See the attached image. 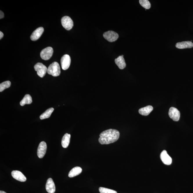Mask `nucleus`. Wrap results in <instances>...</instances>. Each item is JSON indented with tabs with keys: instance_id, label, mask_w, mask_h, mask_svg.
<instances>
[{
	"instance_id": "obj_22",
	"label": "nucleus",
	"mask_w": 193,
	"mask_h": 193,
	"mask_svg": "<svg viewBox=\"0 0 193 193\" xmlns=\"http://www.w3.org/2000/svg\"><path fill=\"white\" fill-rule=\"evenodd\" d=\"M139 3L140 5L145 9H149L151 8L150 3L147 0H140Z\"/></svg>"
},
{
	"instance_id": "obj_21",
	"label": "nucleus",
	"mask_w": 193,
	"mask_h": 193,
	"mask_svg": "<svg viewBox=\"0 0 193 193\" xmlns=\"http://www.w3.org/2000/svg\"><path fill=\"white\" fill-rule=\"evenodd\" d=\"M11 82L10 81H6L0 84V92H2L4 89L10 87Z\"/></svg>"
},
{
	"instance_id": "obj_7",
	"label": "nucleus",
	"mask_w": 193,
	"mask_h": 193,
	"mask_svg": "<svg viewBox=\"0 0 193 193\" xmlns=\"http://www.w3.org/2000/svg\"><path fill=\"white\" fill-rule=\"evenodd\" d=\"M169 115L170 118L174 121H178L180 119V111L176 108L171 107L169 109Z\"/></svg>"
},
{
	"instance_id": "obj_11",
	"label": "nucleus",
	"mask_w": 193,
	"mask_h": 193,
	"mask_svg": "<svg viewBox=\"0 0 193 193\" xmlns=\"http://www.w3.org/2000/svg\"><path fill=\"white\" fill-rule=\"evenodd\" d=\"M11 174L13 178L18 181L24 182L27 180L25 176L21 171L17 170L12 171Z\"/></svg>"
},
{
	"instance_id": "obj_6",
	"label": "nucleus",
	"mask_w": 193,
	"mask_h": 193,
	"mask_svg": "<svg viewBox=\"0 0 193 193\" xmlns=\"http://www.w3.org/2000/svg\"><path fill=\"white\" fill-rule=\"evenodd\" d=\"M103 37L109 42H113L118 39L119 35L116 32L113 31H109L105 32L103 35Z\"/></svg>"
},
{
	"instance_id": "obj_24",
	"label": "nucleus",
	"mask_w": 193,
	"mask_h": 193,
	"mask_svg": "<svg viewBox=\"0 0 193 193\" xmlns=\"http://www.w3.org/2000/svg\"><path fill=\"white\" fill-rule=\"evenodd\" d=\"M4 17V13L1 10L0 11V19H2Z\"/></svg>"
},
{
	"instance_id": "obj_15",
	"label": "nucleus",
	"mask_w": 193,
	"mask_h": 193,
	"mask_svg": "<svg viewBox=\"0 0 193 193\" xmlns=\"http://www.w3.org/2000/svg\"><path fill=\"white\" fill-rule=\"evenodd\" d=\"M115 62L120 69H123L126 67V63L123 55L119 56L116 59Z\"/></svg>"
},
{
	"instance_id": "obj_1",
	"label": "nucleus",
	"mask_w": 193,
	"mask_h": 193,
	"mask_svg": "<svg viewBox=\"0 0 193 193\" xmlns=\"http://www.w3.org/2000/svg\"><path fill=\"white\" fill-rule=\"evenodd\" d=\"M120 135L119 132L116 129H108L100 134L99 142L102 145L110 144L117 141L119 138Z\"/></svg>"
},
{
	"instance_id": "obj_17",
	"label": "nucleus",
	"mask_w": 193,
	"mask_h": 193,
	"mask_svg": "<svg viewBox=\"0 0 193 193\" xmlns=\"http://www.w3.org/2000/svg\"><path fill=\"white\" fill-rule=\"evenodd\" d=\"M82 169L80 167H75L73 168L69 172L68 174V176L70 178H72L80 174L82 172Z\"/></svg>"
},
{
	"instance_id": "obj_26",
	"label": "nucleus",
	"mask_w": 193,
	"mask_h": 193,
	"mask_svg": "<svg viewBox=\"0 0 193 193\" xmlns=\"http://www.w3.org/2000/svg\"><path fill=\"white\" fill-rule=\"evenodd\" d=\"M0 193H7L6 192H4V191H0Z\"/></svg>"
},
{
	"instance_id": "obj_4",
	"label": "nucleus",
	"mask_w": 193,
	"mask_h": 193,
	"mask_svg": "<svg viewBox=\"0 0 193 193\" xmlns=\"http://www.w3.org/2000/svg\"><path fill=\"white\" fill-rule=\"evenodd\" d=\"M61 24L63 27L68 30L71 29L73 26V22L70 17L64 16L62 18Z\"/></svg>"
},
{
	"instance_id": "obj_10",
	"label": "nucleus",
	"mask_w": 193,
	"mask_h": 193,
	"mask_svg": "<svg viewBox=\"0 0 193 193\" xmlns=\"http://www.w3.org/2000/svg\"><path fill=\"white\" fill-rule=\"evenodd\" d=\"M160 158L162 162L165 165H169L172 163V158L167 154V152L166 150L162 151L160 154Z\"/></svg>"
},
{
	"instance_id": "obj_13",
	"label": "nucleus",
	"mask_w": 193,
	"mask_h": 193,
	"mask_svg": "<svg viewBox=\"0 0 193 193\" xmlns=\"http://www.w3.org/2000/svg\"><path fill=\"white\" fill-rule=\"evenodd\" d=\"M46 188V191L49 193H54L55 192V185L52 178H50L48 179Z\"/></svg>"
},
{
	"instance_id": "obj_9",
	"label": "nucleus",
	"mask_w": 193,
	"mask_h": 193,
	"mask_svg": "<svg viewBox=\"0 0 193 193\" xmlns=\"http://www.w3.org/2000/svg\"><path fill=\"white\" fill-rule=\"evenodd\" d=\"M71 59L70 56L68 55H65L62 57L61 64L62 68L63 70H67L70 66Z\"/></svg>"
},
{
	"instance_id": "obj_12",
	"label": "nucleus",
	"mask_w": 193,
	"mask_h": 193,
	"mask_svg": "<svg viewBox=\"0 0 193 193\" xmlns=\"http://www.w3.org/2000/svg\"><path fill=\"white\" fill-rule=\"evenodd\" d=\"M44 28L42 27H40L35 29L31 35V39L33 41H35L38 39L44 33Z\"/></svg>"
},
{
	"instance_id": "obj_16",
	"label": "nucleus",
	"mask_w": 193,
	"mask_h": 193,
	"mask_svg": "<svg viewBox=\"0 0 193 193\" xmlns=\"http://www.w3.org/2000/svg\"><path fill=\"white\" fill-rule=\"evenodd\" d=\"M153 110V107L152 106H148L141 108L139 110L138 112L140 115L147 116L149 115Z\"/></svg>"
},
{
	"instance_id": "obj_25",
	"label": "nucleus",
	"mask_w": 193,
	"mask_h": 193,
	"mask_svg": "<svg viewBox=\"0 0 193 193\" xmlns=\"http://www.w3.org/2000/svg\"><path fill=\"white\" fill-rule=\"evenodd\" d=\"M4 36V34L3 32L1 31L0 32V39H1Z\"/></svg>"
},
{
	"instance_id": "obj_19",
	"label": "nucleus",
	"mask_w": 193,
	"mask_h": 193,
	"mask_svg": "<svg viewBox=\"0 0 193 193\" xmlns=\"http://www.w3.org/2000/svg\"><path fill=\"white\" fill-rule=\"evenodd\" d=\"M32 102L31 96L27 94L25 95L24 98L20 102V104L21 106H24L26 104H30Z\"/></svg>"
},
{
	"instance_id": "obj_2",
	"label": "nucleus",
	"mask_w": 193,
	"mask_h": 193,
	"mask_svg": "<svg viewBox=\"0 0 193 193\" xmlns=\"http://www.w3.org/2000/svg\"><path fill=\"white\" fill-rule=\"evenodd\" d=\"M47 73L54 77L59 76L61 73V69L58 63L54 62L50 64L48 68Z\"/></svg>"
},
{
	"instance_id": "obj_20",
	"label": "nucleus",
	"mask_w": 193,
	"mask_h": 193,
	"mask_svg": "<svg viewBox=\"0 0 193 193\" xmlns=\"http://www.w3.org/2000/svg\"><path fill=\"white\" fill-rule=\"evenodd\" d=\"M54 109L53 108H50L48 109L44 113L40 116V118L41 120H44L45 119L49 118L52 112H53Z\"/></svg>"
},
{
	"instance_id": "obj_14",
	"label": "nucleus",
	"mask_w": 193,
	"mask_h": 193,
	"mask_svg": "<svg viewBox=\"0 0 193 193\" xmlns=\"http://www.w3.org/2000/svg\"><path fill=\"white\" fill-rule=\"evenodd\" d=\"M176 47L177 48L180 49L190 48L193 47V44L191 41H183L177 43L176 45Z\"/></svg>"
},
{
	"instance_id": "obj_3",
	"label": "nucleus",
	"mask_w": 193,
	"mask_h": 193,
	"mask_svg": "<svg viewBox=\"0 0 193 193\" xmlns=\"http://www.w3.org/2000/svg\"><path fill=\"white\" fill-rule=\"evenodd\" d=\"M35 71L39 76L43 78L47 72L48 68L47 67L42 63H38L34 66Z\"/></svg>"
},
{
	"instance_id": "obj_5",
	"label": "nucleus",
	"mask_w": 193,
	"mask_h": 193,
	"mask_svg": "<svg viewBox=\"0 0 193 193\" xmlns=\"http://www.w3.org/2000/svg\"><path fill=\"white\" fill-rule=\"evenodd\" d=\"M53 50L52 47H49L43 49L40 55L42 59L44 60H49L53 55Z\"/></svg>"
},
{
	"instance_id": "obj_18",
	"label": "nucleus",
	"mask_w": 193,
	"mask_h": 193,
	"mask_svg": "<svg viewBox=\"0 0 193 193\" xmlns=\"http://www.w3.org/2000/svg\"><path fill=\"white\" fill-rule=\"evenodd\" d=\"M71 138L70 134H66L63 137L61 144L63 148H67L70 143Z\"/></svg>"
},
{
	"instance_id": "obj_8",
	"label": "nucleus",
	"mask_w": 193,
	"mask_h": 193,
	"mask_svg": "<svg viewBox=\"0 0 193 193\" xmlns=\"http://www.w3.org/2000/svg\"><path fill=\"white\" fill-rule=\"evenodd\" d=\"M47 149V146L46 143L44 141L41 142L39 145L37 152L39 158H42L44 157Z\"/></svg>"
},
{
	"instance_id": "obj_23",
	"label": "nucleus",
	"mask_w": 193,
	"mask_h": 193,
	"mask_svg": "<svg viewBox=\"0 0 193 193\" xmlns=\"http://www.w3.org/2000/svg\"><path fill=\"white\" fill-rule=\"evenodd\" d=\"M100 193H117V191L109 188L100 187L99 188Z\"/></svg>"
}]
</instances>
